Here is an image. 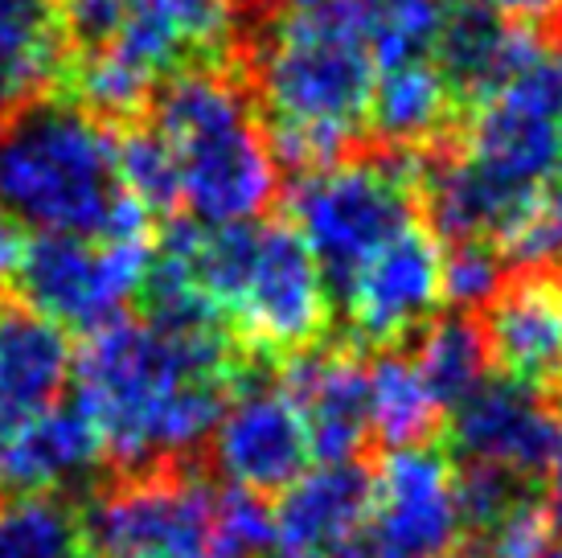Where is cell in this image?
<instances>
[{"label":"cell","instance_id":"6da1fadb","mask_svg":"<svg viewBox=\"0 0 562 558\" xmlns=\"http://www.w3.org/2000/svg\"><path fill=\"white\" fill-rule=\"evenodd\" d=\"M243 349L218 321L120 316L75 357V406L124 477L181 468L238 390Z\"/></svg>","mask_w":562,"mask_h":558},{"label":"cell","instance_id":"7a4b0ae2","mask_svg":"<svg viewBox=\"0 0 562 558\" xmlns=\"http://www.w3.org/2000/svg\"><path fill=\"white\" fill-rule=\"evenodd\" d=\"M243 78L280 169L304 177L353 156L378 70L341 0L263 21L243 54Z\"/></svg>","mask_w":562,"mask_h":558},{"label":"cell","instance_id":"3957f363","mask_svg":"<svg viewBox=\"0 0 562 558\" xmlns=\"http://www.w3.org/2000/svg\"><path fill=\"white\" fill-rule=\"evenodd\" d=\"M160 255L186 271L247 357L292 361L325 345L333 292L292 222H181L165 234Z\"/></svg>","mask_w":562,"mask_h":558},{"label":"cell","instance_id":"277c9868","mask_svg":"<svg viewBox=\"0 0 562 558\" xmlns=\"http://www.w3.org/2000/svg\"><path fill=\"white\" fill-rule=\"evenodd\" d=\"M0 210L37 234L148 238V210L120 186L115 132L66 94L0 127Z\"/></svg>","mask_w":562,"mask_h":558},{"label":"cell","instance_id":"5b68a950","mask_svg":"<svg viewBox=\"0 0 562 558\" xmlns=\"http://www.w3.org/2000/svg\"><path fill=\"white\" fill-rule=\"evenodd\" d=\"M148 108V127L172 156L177 205L198 226L259 222L280 193V165L243 66H186L160 82Z\"/></svg>","mask_w":562,"mask_h":558},{"label":"cell","instance_id":"8992f818","mask_svg":"<svg viewBox=\"0 0 562 558\" xmlns=\"http://www.w3.org/2000/svg\"><path fill=\"white\" fill-rule=\"evenodd\" d=\"M423 153L382 148L345 156L337 165L304 172L292 186V231L313 250L328 292L337 295L378 247L403 234L419 214Z\"/></svg>","mask_w":562,"mask_h":558},{"label":"cell","instance_id":"52a82bcc","mask_svg":"<svg viewBox=\"0 0 562 558\" xmlns=\"http://www.w3.org/2000/svg\"><path fill=\"white\" fill-rule=\"evenodd\" d=\"M153 267L148 238H82L37 234L30 243L16 292L25 309L46 316L63 333H99L120 321L144 292Z\"/></svg>","mask_w":562,"mask_h":558},{"label":"cell","instance_id":"ba28073f","mask_svg":"<svg viewBox=\"0 0 562 558\" xmlns=\"http://www.w3.org/2000/svg\"><path fill=\"white\" fill-rule=\"evenodd\" d=\"M214 501L210 481L186 465L132 472L94 493L82 538L111 558H205Z\"/></svg>","mask_w":562,"mask_h":558},{"label":"cell","instance_id":"9c48e42d","mask_svg":"<svg viewBox=\"0 0 562 558\" xmlns=\"http://www.w3.org/2000/svg\"><path fill=\"white\" fill-rule=\"evenodd\" d=\"M460 543L456 465L443 448H394L374 472L370 522L337 558H448Z\"/></svg>","mask_w":562,"mask_h":558},{"label":"cell","instance_id":"30bf717a","mask_svg":"<svg viewBox=\"0 0 562 558\" xmlns=\"http://www.w3.org/2000/svg\"><path fill=\"white\" fill-rule=\"evenodd\" d=\"M353 349H398L411 333L436 321L443 304V243L411 222L378 247L337 292Z\"/></svg>","mask_w":562,"mask_h":558},{"label":"cell","instance_id":"8fae6325","mask_svg":"<svg viewBox=\"0 0 562 558\" xmlns=\"http://www.w3.org/2000/svg\"><path fill=\"white\" fill-rule=\"evenodd\" d=\"M210 468L226 489L250 496L283 493L313 468V439L292 394L267 378H243L205 439Z\"/></svg>","mask_w":562,"mask_h":558},{"label":"cell","instance_id":"7c38bea8","mask_svg":"<svg viewBox=\"0 0 562 558\" xmlns=\"http://www.w3.org/2000/svg\"><path fill=\"white\" fill-rule=\"evenodd\" d=\"M554 448V415L542 394L514 378H484L448 418V456L460 468H497L538 481Z\"/></svg>","mask_w":562,"mask_h":558},{"label":"cell","instance_id":"4fadbf2b","mask_svg":"<svg viewBox=\"0 0 562 558\" xmlns=\"http://www.w3.org/2000/svg\"><path fill=\"white\" fill-rule=\"evenodd\" d=\"M280 387L292 394L316 465L358 460L370 439V387L366 361L353 345H316L283 366Z\"/></svg>","mask_w":562,"mask_h":558},{"label":"cell","instance_id":"5bb4252c","mask_svg":"<svg viewBox=\"0 0 562 558\" xmlns=\"http://www.w3.org/2000/svg\"><path fill=\"white\" fill-rule=\"evenodd\" d=\"M488 361L530 390H562V292L550 271H514L481 316Z\"/></svg>","mask_w":562,"mask_h":558},{"label":"cell","instance_id":"9a60e30c","mask_svg":"<svg viewBox=\"0 0 562 558\" xmlns=\"http://www.w3.org/2000/svg\"><path fill=\"white\" fill-rule=\"evenodd\" d=\"M547 42L554 37L514 25V21H501L464 0H448L443 25L431 46V66L448 82L460 111H472L488 103Z\"/></svg>","mask_w":562,"mask_h":558},{"label":"cell","instance_id":"2e32d148","mask_svg":"<svg viewBox=\"0 0 562 558\" xmlns=\"http://www.w3.org/2000/svg\"><path fill=\"white\" fill-rule=\"evenodd\" d=\"M235 42V0H124L111 49L157 78L186 66L226 63Z\"/></svg>","mask_w":562,"mask_h":558},{"label":"cell","instance_id":"e0dca14e","mask_svg":"<svg viewBox=\"0 0 562 558\" xmlns=\"http://www.w3.org/2000/svg\"><path fill=\"white\" fill-rule=\"evenodd\" d=\"M374 505V472L358 460L341 465H313L296 484L280 493L276 543L288 555L337 558L370 522Z\"/></svg>","mask_w":562,"mask_h":558},{"label":"cell","instance_id":"ac0fdd59","mask_svg":"<svg viewBox=\"0 0 562 558\" xmlns=\"http://www.w3.org/2000/svg\"><path fill=\"white\" fill-rule=\"evenodd\" d=\"M108 451L75 403L49 406L46 415L0 435V493L63 496L103 468Z\"/></svg>","mask_w":562,"mask_h":558},{"label":"cell","instance_id":"d6986e66","mask_svg":"<svg viewBox=\"0 0 562 558\" xmlns=\"http://www.w3.org/2000/svg\"><path fill=\"white\" fill-rule=\"evenodd\" d=\"M75 349L58 325L30 309H0V435L63 403Z\"/></svg>","mask_w":562,"mask_h":558},{"label":"cell","instance_id":"ffe728a7","mask_svg":"<svg viewBox=\"0 0 562 558\" xmlns=\"http://www.w3.org/2000/svg\"><path fill=\"white\" fill-rule=\"evenodd\" d=\"M460 124H464V111L431 66V58L378 70L366 132H374L382 140V148L436 153V148L452 144Z\"/></svg>","mask_w":562,"mask_h":558},{"label":"cell","instance_id":"44dd1931","mask_svg":"<svg viewBox=\"0 0 562 558\" xmlns=\"http://www.w3.org/2000/svg\"><path fill=\"white\" fill-rule=\"evenodd\" d=\"M70 63L58 0H0V127L46 99Z\"/></svg>","mask_w":562,"mask_h":558},{"label":"cell","instance_id":"7402d4cb","mask_svg":"<svg viewBox=\"0 0 562 558\" xmlns=\"http://www.w3.org/2000/svg\"><path fill=\"white\" fill-rule=\"evenodd\" d=\"M366 387H370V432L391 451L415 448L439 427L443 406L423 382L415 357L403 349H382L366 366Z\"/></svg>","mask_w":562,"mask_h":558},{"label":"cell","instance_id":"603a6c76","mask_svg":"<svg viewBox=\"0 0 562 558\" xmlns=\"http://www.w3.org/2000/svg\"><path fill=\"white\" fill-rule=\"evenodd\" d=\"M411 357L443 411H452L488 378V345H484V328L472 312L436 316L427 328H419V345Z\"/></svg>","mask_w":562,"mask_h":558},{"label":"cell","instance_id":"cb8c5ba5","mask_svg":"<svg viewBox=\"0 0 562 558\" xmlns=\"http://www.w3.org/2000/svg\"><path fill=\"white\" fill-rule=\"evenodd\" d=\"M374 70L431 58L448 0H341Z\"/></svg>","mask_w":562,"mask_h":558},{"label":"cell","instance_id":"d4e9b609","mask_svg":"<svg viewBox=\"0 0 562 558\" xmlns=\"http://www.w3.org/2000/svg\"><path fill=\"white\" fill-rule=\"evenodd\" d=\"M79 543L82 522L63 496L0 501V558H75Z\"/></svg>","mask_w":562,"mask_h":558},{"label":"cell","instance_id":"484cf974","mask_svg":"<svg viewBox=\"0 0 562 558\" xmlns=\"http://www.w3.org/2000/svg\"><path fill=\"white\" fill-rule=\"evenodd\" d=\"M115 160H120V186L136 205L153 214H172L177 210V172L165 140L148 124L127 127L115 136Z\"/></svg>","mask_w":562,"mask_h":558},{"label":"cell","instance_id":"4316f807","mask_svg":"<svg viewBox=\"0 0 562 558\" xmlns=\"http://www.w3.org/2000/svg\"><path fill=\"white\" fill-rule=\"evenodd\" d=\"M509 271H547L562 259V172L550 181L530 210L517 217V226L497 243Z\"/></svg>","mask_w":562,"mask_h":558},{"label":"cell","instance_id":"83f0119b","mask_svg":"<svg viewBox=\"0 0 562 558\" xmlns=\"http://www.w3.org/2000/svg\"><path fill=\"white\" fill-rule=\"evenodd\" d=\"M276 543V517L263 496L222 489L214 501V526L205 558H267Z\"/></svg>","mask_w":562,"mask_h":558},{"label":"cell","instance_id":"f1b7e54d","mask_svg":"<svg viewBox=\"0 0 562 558\" xmlns=\"http://www.w3.org/2000/svg\"><path fill=\"white\" fill-rule=\"evenodd\" d=\"M514 276L493 243H456L443 247V304L456 312L484 309Z\"/></svg>","mask_w":562,"mask_h":558},{"label":"cell","instance_id":"f546056e","mask_svg":"<svg viewBox=\"0 0 562 558\" xmlns=\"http://www.w3.org/2000/svg\"><path fill=\"white\" fill-rule=\"evenodd\" d=\"M464 4H476L501 21H514L562 42V0H464Z\"/></svg>","mask_w":562,"mask_h":558},{"label":"cell","instance_id":"4dcf8cb0","mask_svg":"<svg viewBox=\"0 0 562 558\" xmlns=\"http://www.w3.org/2000/svg\"><path fill=\"white\" fill-rule=\"evenodd\" d=\"M25 255H30V234H25V226L16 217H9L0 210V292L16 288Z\"/></svg>","mask_w":562,"mask_h":558},{"label":"cell","instance_id":"1f68e13d","mask_svg":"<svg viewBox=\"0 0 562 558\" xmlns=\"http://www.w3.org/2000/svg\"><path fill=\"white\" fill-rule=\"evenodd\" d=\"M547 477H550L547 505H550V513H554V522H562V411L554 415V448H550Z\"/></svg>","mask_w":562,"mask_h":558},{"label":"cell","instance_id":"d6a6232c","mask_svg":"<svg viewBox=\"0 0 562 558\" xmlns=\"http://www.w3.org/2000/svg\"><path fill=\"white\" fill-rule=\"evenodd\" d=\"M247 13L263 16V21H276V16H292V13H308V9H321L328 0H235Z\"/></svg>","mask_w":562,"mask_h":558},{"label":"cell","instance_id":"836d02e7","mask_svg":"<svg viewBox=\"0 0 562 558\" xmlns=\"http://www.w3.org/2000/svg\"><path fill=\"white\" fill-rule=\"evenodd\" d=\"M547 558H562V550H550V555Z\"/></svg>","mask_w":562,"mask_h":558},{"label":"cell","instance_id":"e575fe53","mask_svg":"<svg viewBox=\"0 0 562 558\" xmlns=\"http://www.w3.org/2000/svg\"><path fill=\"white\" fill-rule=\"evenodd\" d=\"M554 283H559V292H562V271H559V276H554Z\"/></svg>","mask_w":562,"mask_h":558},{"label":"cell","instance_id":"d590c367","mask_svg":"<svg viewBox=\"0 0 562 558\" xmlns=\"http://www.w3.org/2000/svg\"><path fill=\"white\" fill-rule=\"evenodd\" d=\"M288 558H304V555H288Z\"/></svg>","mask_w":562,"mask_h":558},{"label":"cell","instance_id":"8d00e7d4","mask_svg":"<svg viewBox=\"0 0 562 558\" xmlns=\"http://www.w3.org/2000/svg\"><path fill=\"white\" fill-rule=\"evenodd\" d=\"M75 558H79V555H75Z\"/></svg>","mask_w":562,"mask_h":558}]
</instances>
